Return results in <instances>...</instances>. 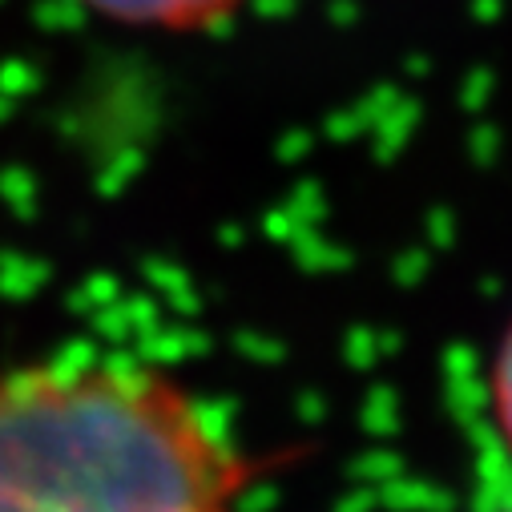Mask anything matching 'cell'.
<instances>
[{
	"instance_id": "obj_1",
	"label": "cell",
	"mask_w": 512,
	"mask_h": 512,
	"mask_svg": "<svg viewBox=\"0 0 512 512\" xmlns=\"http://www.w3.org/2000/svg\"><path fill=\"white\" fill-rule=\"evenodd\" d=\"M254 476L170 371L97 355L0 371V512H242Z\"/></svg>"
},
{
	"instance_id": "obj_2",
	"label": "cell",
	"mask_w": 512,
	"mask_h": 512,
	"mask_svg": "<svg viewBox=\"0 0 512 512\" xmlns=\"http://www.w3.org/2000/svg\"><path fill=\"white\" fill-rule=\"evenodd\" d=\"M85 5L117 25L158 33H202L234 17L242 0H85Z\"/></svg>"
},
{
	"instance_id": "obj_3",
	"label": "cell",
	"mask_w": 512,
	"mask_h": 512,
	"mask_svg": "<svg viewBox=\"0 0 512 512\" xmlns=\"http://www.w3.org/2000/svg\"><path fill=\"white\" fill-rule=\"evenodd\" d=\"M484 400H488V420L492 432L500 440V448L512 460V315L500 327L492 355H488V371H484Z\"/></svg>"
},
{
	"instance_id": "obj_4",
	"label": "cell",
	"mask_w": 512,
	"mask_h": 512,
	"mask_svg": "<svg viewBox=\"0 0 512 512\" xmlns=\"http://www.w3.org/2000/svg\"><path fill=\"white\" fill-rule=\"evenodd\" d=\"M508 512H512V508H508Z\"/></svg>"
}]
</instances>
